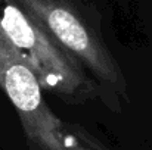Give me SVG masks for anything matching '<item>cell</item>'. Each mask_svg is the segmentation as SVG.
Masks as SVG:
<instances>
[{"instance_id": "obj_1", "label": "cell", "mask_w": 152, "mask_h": 150, "mask_svg": "<svg viewBox=\"0 0 152 150\" xmlns=\"http://www.w3.org/2000/svg\"><path fill=\"white\" fill-rule=\"evenodd\" d=\"M0 31L37 75L43 90L84 101L93 86L83 66L65 53L16 0H0Z\"/></svg>"}, {"instance_id": "obj_2", "label": "cell", "mask_w": 152, "mask_h": 150, "mask_svg": "<svg viewBox=\"0 0 152 150\" xmlns=\"http://www.w3.org/2000/svg\"><path fill=\"white\" fill-rule=\"evenodd\" d=\"M52 40L99 81L120 88L123 75L99 36L71 0H16Z\"/></svg>"}, {"instance_id": "obj_3", "label": "cell", "mask_w": 152, "mask_h": 150, "mask_svg": "<svg viewBox=\"0 0 152 150\" xmlns=\"http://www.w3.org/2000/svg\"><path fill=\"white\" fill-rule=\"evenodd\" d=\"M0 88L18 112L24 134L36 150H59L64 125L42 94V86L30 65L0 31Z\"/></svg>"}, {"instance_id": "obj_4", "label": "cell", "mask_w": 152, "mask_h": 150, "mask_svg": "<svg viewBox=\"0 0 152 150\" xmlns=\"http://www.w3.org/2000/svg\"><path fill=\"white\" fill-rule=\"evenodd\" d=\"M61 150H92V149L86 147L84 144H81L80 141H77L74 137H71V136H68L65 133V136H64V144H62Z\"/></svg>"}]
</instances>
